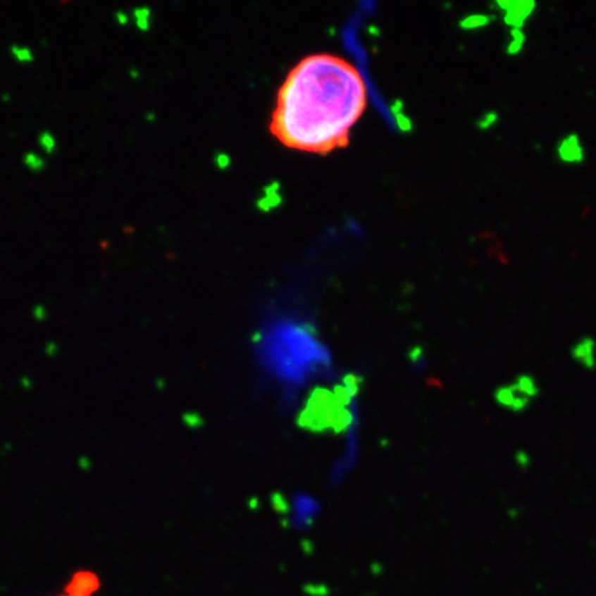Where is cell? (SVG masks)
I'll return each mask as SVG.
<instances>
[{
  "label": "cell",
  "mask_w": 596,
  "mask_h": 596,
  "mask_svg": "<svg viewBox=\"0 0 596 596\" xmlns=\"http://www.w3.org/2000/svg\"><path fill=\"white\" fill-rule=\"evenodd\" d=\"M366 102V86L355 66L333 54H312L286 76L269 129L289 148L325 155L349 142Z\"/></svg>",
  "instance_id": "obj_1"
},
{
  "label": "cell",
  "mask_w": 596,
  "mask_h": 596,
  "mask_svg": "<svg viewBox=\"0 0 596 596\" xmlns=\"http://www.w3.org/2000/svg\"><path fill=\"white\" fill-rule=\"evenodd\" d=\"M540 395L541 385L537 378L529 373H521L515 375L512 381L498 385L493 392V399L498 407L521 414L526 411Z\"/></svg>",
  "instance_id": "obj_2"
},
{
  "label": "cell",
  "mask_w": 596,
  "mask_h": 596,
  "mask_svg": "<svg viewBox=\"0 0 596 596\" xmlns=\"http://www.w3.org/2000/svg\"><path fill=\"white\" fill-rule=\"evenodd\" d=\"M496 6L501 11H504V24L511 30H523L526 20L535 10V1L533 0H498Z\"/></svg>",
  "instance_id": "obj_3"
},
{
  "label": "cell",
  "mask_w": 596,
  "mask_h": 596,
  "mask_svg": "<svg viewBox=\"0 0 596 596\" xmlns=\"http://www.w3.org/2000/svg\"><path fill=\"white\" fill-rule=\"evenodd\" d=\"M570 358L574 364L587 371L596 370V340L591 335H583L570 347Z\"/></svg>",
  "instance_id": "obj_4"
},
{
  "label": "cell",
  "mask_w": 596,
  "mask_h": 596,
  "mask_svg": "<svg viewBox=\"0 0 596 596\" xmlns=\"http://www.w3.org/2000/svg\"><path fill=\"white\" fill-rule=\"evenodd\" d=\"M559 161L567 165H580L585 159V151L581 145L580 137L576 132L567 134L557 147Z\"/></svg>",
  "instance_id": "obj_5"
},
{
  "label": "cell",
  "mask_w": 596,
  "mask_h": 596,
  "mask_svg": "<svg viewBox=\"0 0 596 596\" xmlns=\"http://www.w3.org/2000/svg\"><path fill=\"white\" fill-rule=\"evenodd\" d=\"M99 578L92 573H77L66 587L68 596H92L99 590Z\"/></svg>",
  "instance_id": "obj_6"
},
{
  "label": "cell",
  "mask_w": 596,
  "mask_h": 596,
  "mask_svg": "<svg viewBox=\"0 0 596 596\" xmlns=\"http://www.w3.org/2000/svg\"><path fill=\"white\" fill-rule=\"evenodd\" d=\"M496 20L495 15H489V14H472L463 18L460 21V27L465 30V31H472V30H480L483 27H488L489 24H492Z\"/></svg>",
  "instance_id": "obj_7"
},
{
  "label": "cell",
  "mask_w": 596,
  "mask_h": 596,
  "mask_svg": "<svg viewBox=\"0 0 596 596\" xmlns=\"http://www.w3.org/2000/svg\"><path fill=\"white\" fill-rule=\"evenodd\" d=\"M509 35H511V39H509V43L507 46V54L508 56H516L525 47L526 33L523 32V30H515V28H512Z\"/></svg>",
  "instance_id": "obj_8"
},
{
  "label": "cell",
  "mask_w": 596,
  "mask_h": 596,
  "mask_svg": "<svg viewBox=\"0 0 596 596\" xmlns=\"http://www.w3.org/2000/svg\"><path fill=\"white\" fill-rule=\"evenodd\" d=\"M10 53L21 64H28V63H32L33 61V53L28 47L13 44L10 47Z\"/></svg>",
  "instance_id": "obj_9"
},
{
  "label": "cell",
  "mask_w": 596,
  "mask_h": 596,
  "mask_svg": "<svg viewBox=\"0 0 596 596\" xmlns=\"http://www.w3.org/2000/svg\"><path fill=\"white\" fill-rule=\"evenodd\" d=\"M497 122H498V113L495 112V111H489V112H485L478 120H476V128L479 129V130H482V132H485V130H489L490 128H493L495 125H496Z\"/></svg>",
  "instance_id": "obj_10"
},
{
  "label": "cell",
  "mask_w": 596,
  "mask_h": 596,
  "mask_svg": "<svg viewBox=\"0 0 596 596\" xmlns=\"http://www.w3.org/2000/svg\"><path fill=\"white\" fill-rule=\"evenodd\" d=\"M39 144L44 149V152H47V154H53L54 149H56V147H57L56 138L53 137L51 132H40V135H39Z\"/></svg>",
  "instance_id": "obj_11"
},
{
  "label": "cell",
  "mask_w": 596,
  "mask_h": 596,
  "mask_svg": "<svg viewBox=\"0 0 596 596\" xmlns=\"http://www.w3.org/2000/svg\"><path fill=\"white\" fill-rule=\"evenodd\" d=\"M24 163L32 171H42L46 166V162L39 155L32 154V152H30L24 156Z\"/></svg>",
  "instance_id": "obj_12"
},
{
  "label": "cell",
  "mask_w": 596,
  "mask_h": 596,
  "mask_svg": "<svg viewBox=\"0 0 596 596\" xmlns=\"http://www.w3.org/2000/svg\"><path fill=\"white\" fill-rule=\"evenodd\" d=\"M148 10L147 8H135L134 10V17H135V20H137V27L139 28V30H147L148 27H147V17H148Z\"/></svg>",
  "instance_id": "obj_13"
},
{
  "label": "cell",
  "mask_w": 596,
  "mask_h": 596,
  "mask_svg": "<svg viewBox=\"0 0 596 596\" xmlns=\"http://www.w3.org/2000/svg\"><path fill=\"white\" fill-rule=\"evenodd\" d=\"M516 464L519 465V466H528L530 464V456L528 453H525V452H518L516 454Z\"/></svg>",
  "instance_id": "obj_14"
},
{
  "label": "cell",
  "mask_w": 596,
  "mask_h": 596,
  "mask_svg": "<svg viewBox=\"0 0 596 596\" xmlns=\"http://www.w3.org/2000/svg\"><path fill=\"white\" fill-rule=\"evenodd\" d=\"M115 18H116V21H118L120 25H126V24H128V15H126L125 13H122V11H118V13L115 14Z\"/></svg>",
  "instance_id": "obj_15"
},
{
  "label": "cell",
  "mask_w": 596,
  "mask_h": 596,
  "mask_svg": "<svg viewBox=\"0 0 596 596\" xmlns=\"http://www.w3.org/2000/svg\"><path fill=\"white\" fill-rule=\"evenodd\" d=\"M61 596H68V595H66V594H64V595H61Z\"/></svg>",
  "instance_id": "obj_16"
}]
</instances>
